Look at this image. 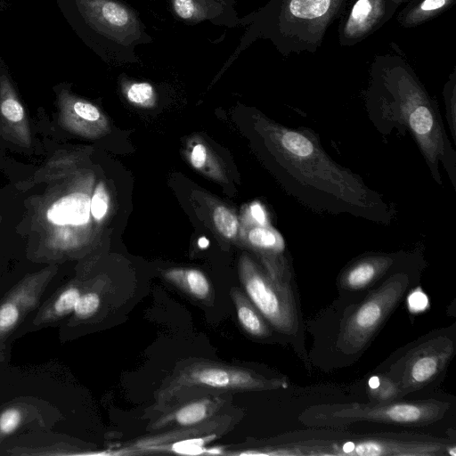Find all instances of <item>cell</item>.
<instances>
[{"label":"cell","mask_w":456,"mask_h":456,"mask_svg":"<svg viewBox=\"0 0 456 456\" xmlns=\"http://www.w3.org/2000/svg\"><path fill=\"white\" fill-rule=\"evenodd\" d=\"M264 132L280 183L300 204L319 214L351 216L382 225L393 222L394 205L335 161L313 131L267 122Z\"/></svg>","instance_id":"1"},{"label":"cell","mask_w":456,"mask_h":456,"mask_svg":"<svg viewBox=\"0 0 456 456\" xmlns=\"http://www.w3.org/2000/svg\"><path fill=\"white\" fill-rule=\"evenodd\" d=\"M364 105L379 133L410 134L435 182L443 185V169L456 190V151L446 134L437 103L402 54L374 57Z\"/></svg>","instance_id":"2"},{"label":"cell","mask_w":456,"mask_h":456,"mask_svg":"<svg viewBox=\"0 0 456 456\" xmlns=\"http://www.w3.org/2000/svg\"><path fill=\"white\" fill-rule=\"evenodd\" d=\"M240 454L285 456H450L451 440L416 433L353 434L310 428L272 438Z\"/></svg>","instance_id":"3"},{"label":"cell","mask_w":456,"mask_h":456,"mask_svg":"<svg viewBox=\"0 0 456 456\" xmlns=\"http://www.w3.org/2000/svg\"><path fill=\"white\" fill-rule=\"evenodd\" d=\"M288 387L285 379L269 377L254 369L206 359H191L175 367L157 390L147 416L208 395L271 391Z\"/></svg>","instance_id":"4"},{"label":"cell","mask_w":456,"mask_h":456,"mask_svg":"<svg viewBox=\"0 0 456 456\" xmlns=\"http://www.w3.org/2000/svg\"><path fill=\"white\" fill-rule=\"evenodd\" d=\"M421 257L391 273L343 315L334 340L341 356L357 360L419 279Z\"/></svg>","instance_id":"5"},{"label":"cell","mask_w":456,"mask_h":456,"mask_svg":"<svg viewBox=\"0 0 456 456\" xmlns=\"http://www.w3.org/2000/svg\"><path fill=\"white\" fill-rule=\"evenodd\" d=\"M451 403L435 398L390 403H322L306 408L298 417L309 428H342L356 422L424 427L444 419Z\"/></svg>","instance_id":"6"},{"label":"cell","mask_w":456,"mask_h":456,"mask_svg":"<svg viewBox=\"0 0 456 456\" xmlns=\"http://www.w3.org/2000/svg\"><path fill=\"white\" fill-rule=\"evenodd\" d=\"M346 0H273L267 12V33L288 57L315 53L326 32L339 18Z\"/></svg>","instance_id":"7"},{"label":"cell","mask_w":456,"mask_h":456,"mask_svg":"<svg viewBox=\"0 0 456 456\" xmlns=\"http://www.w3.org/2000/svg\"><path fill=\"white\" fill-rule=\"evenodd\" d=\"M456 352V328L433 330L396 351L379 368L399 387L403 398L443 379Z\"/></svg>","instance_id":"8"},{"label":"cell","mask_w":456,"mask_h":456,"mask_svg":"<svg viewBox=\"0 0 456 456\" xmlns=\"http://www.w3.org/2000/svg\"><path fill=\"white\" fill-rule=\"evenodd\" d=\"M240 274L245 294L270 326L289 338L302 337V315L293 281L273 279L248 258L241 262Z\"/></svg>","instance_id":"9"},{"label":"cell","mask_w":456,"mask_h":456,"mask_svg":"<svg viewBox=\"0 0 456 456\" xmlns=\"http://www.w3.org/2000/svg\"><path fill=\"white\" fill-rule=\"evenodd\" d=\"M242 416L241 411H222L210 419L194 426L155 432L156 434L140 437L121 449L118 453H164L168 447L183 441L202 440L208 443L230 431Z\"/></svg>","instance_id":"10"},{"label":"cell","mask_w":456,"mask_h":456,"mask_svg":"<svg viewBox=\"0 0 456 456\" xmlns=\"http://www.w3.org/2000/svg\"><path fill=\"white\" fill-rule=\"evenodd\" d=\"M420 254L413 252L366 253L349 262L339 273L337 287L348 297L367 293L382 279L409 264Z\"/></svg>","instance_id":"11"},{"label":"cell","mask_w":456,"mask_h":456,"mask_svg":"<svg viewBox=\"0 0 456 456\" xmlns=\"http://www.w3.org/2000/svg\"><path fill=\"white\" fill-rule=\"evenodd\" d=\"M401 4L399 0H346L339 16V45L361 43L387 23Z\"/></svg>","instance_id":"12"},{"label":"cell","mask_w":456,"mask_h":456,"mask_svg":"<svg viewBox=\"0 0 456 456\" xmlns=\"http://www.w3.org/2000/svg\"><path fill=\"white\" fill-rule=\"evenodd\" d=\"M232 399V394H221L184 401L151 418L146 430L161 432L200 424L229 406Z\"/></svg>","instance_id":"13"},{"label":"cell","mask_w":456,"mask_h":456,"mask_svg":"<svg viewBox=\"0 0 456 456\" xmlns=\"http://www.w3.org/2000/svg\"><path fill=\"white\" fill-rule=\"evenodd\" d=\"M51 271L29 275L0 303V342L37 305Z\"/></svg>","instance_id":"14"},{"label":"cell","mask_w":456,"mask_h":456,"mask_svg":"<svg viewBox=\"0 0 456 456\" xmlns=\"http://www.w3.org/2000/svg\"><path fill=\"white\" fill-rule=\"evenodd\" d=\"M86 22L94 29L118 37L132 32L135 20L123 5L112 0H75Z\"/></svg>","instance_id":"15"},{"label":"cell","mask_w":456,"mask_h":456,"mask_svg":"<svg viewBox=\"0 0 456 456\" xmlns=\"http://www.w3.org/2000/svg\"><path fill=\"white\" fill-rule=\"evenodd\" d=\"M90 199L81 192H74L55 201L47 211L48 220L58 225H80L88 222Z\"/></svg>","instance_id":"16"},{"label":"cell","mask_w":456,"mask_h":456,"mask_svg":"<svg viewBox=\"0 0 456 456\" xmlns=\"http://www.w3.org/2000/svg\"><path fill=\"white\" fill-rule=\"evenodd\" d=\"M238 322L244 331L256 338H266L272 335V327L240 289H231Z\"/></svg>","instance_id":"17"},{"label":"cell","mask_w":456,"mask_h":456,"mask_svg":"<svg viewBox=\"0 0 456 456\" xmlns=\"http://www.w3.org/2000/svg\"><path fill=\"white\" fill-rule=\"evenodd\" d=\"M456 0H408L397 14L398 23L405 28L421 25L450 9Z\"/></svg>","instance_id":"18"},{"label":"cell","mask_w":456,"mask_h":456,"mask_svg":"<svg viewBox=\"0 0 456 456\" xmlns=\"http://www.w3.org/2000/svg\"><path fill=\"white\" fill-rule=\"evenodd\" d=\"M165 278L191 297L209 301L213 289L207 276L197 269H173L166 272Z\"/></svg>","instance_id":"19"},{"label":"cell","mask_w":456,"mask_h":456,"mask_svg":"<svg viewBox=\"0 0 456 456\" xmlns=\"http://www.w3.org/2000/svg\"><path fill=\"white\" fill-rule=\"evenodd\" d=\"M365 391L370 402L390 403L403 399L399 387L394 380L379 371H376L368 379Z\"/></svg>","instance_id":"20"},{"label":"cell","mask_w":456,"mask_h":456,"mask_svg":"<svg viewBox=\"0 0 456 456\" xmlns=\"http://www.w3.org/2000/svg\"><path fill=\"white\" fill-rule=\"evenodd\" d=\"M81 293L80 289L75 285L63 289L45 309L42 320L53 321L71 314Z\"/></svg>","instance_id":"21"},{"label":"cell","mask_w":456,"mask_h":456,"mask_svg":"<svg viewBox=\"0 0 456 456\" xmlns=\"http://www.w3.org/2000/svg\"><path fill=\"white\" fill-rule=\"evenodd\" d=\"M443 96L445 105L446 118L450 132L456 142V72L455 69L450 74L447 82L443 88Z\"/></svg>","instance_id":"22"},{"label":"cell","mask_w":456,"mask_h":456,"mask_svg":"<svg viewBox=\"0 0 456 456\" xmlns=\"http://www.w3.org/2000/svg\"><path fill=\"white\" fill-rule=\"evenodd\" d=\"M214 223L219 232L226 238H233L238 232L237 217L225 207H218L213 214Z\"/></svg>","instance_id":"23"},{"label":"cell","mask_w":456,"mask_h":456,"mask_svg":"<svg viewBox=\"0 0 456 456\" xmlns=\"http://www.w3.org/2000/svg\"><path fill=\"white\" fill-rule=\"evenodd\" d=\"M101 298L95 291L81 293L74 308V314L79 320L92 317L99 309Z\"/></svg>","instance_id":"24"},{"label":"cell","mask_w":456,"mask_h":456,"mask_svg":"<svg viewBox=\"0 0 456 456\" xmlns=\"http://www.w3.org/2000/svg\"><path fill=\"white\" fill-rule=\"evenodd\" d=\"M23 415L20 409L10 407L0 414V435L9 436L14 433L22 422Z\"/></svg>","instance_id":"25"},{"label":"cell","mask_w":456,"mask_h":456,"mask_svg":"<svg viewBox=\"0 0 456 456\" xmlns=\"http://www.w3.org/2000/svg\"><path fill=\"white\" fill-rule=\"evenodd\" d=\"M109 199L104 185L98 184L90 200V211L95 220H101L108 211Z\"/></svg>","instance_id":"26"},{"label":"cell","mask_w":456,"mask_h":456,"mask_svg":"<svg viewBox=\"0 0 456 456\" xmlns=\"http://www.w3.org/2000/svg\"><path fill=\"white\" fill-rule=\"evenodd\" d=\"M153 88L148 83H134L127 90V98L137 104H145L153 97Z\"/></svg>","instance_id":"27"},{"label":"cell","mask_w":456,"mask_h":456,"mask_svg":"<svg viewBox=\"0 0 456 456\" xmlns=\"http://www.w3.org/2000/svg\"><path fill=\"white\" fill-rule=\"evenodd\" d=\"M173 5L176 14L184 20L192 19L199 12L195 0H173Z\"/></svg>","instance_id":"28"},{"label":"cell","mask_w":456,"mask_h":456,"mask_svg":"<svg viewBox=\"0 0 456 456\" xmlns=\"http://www.w3.org/2000/svg\"><path fill=\"white\" fill-rule=\"evenodd\" d=\"M207 158V151L202 144H196L191 154V162L196 168H200L204 166Z\"/></svg>","instance_id":"29"},{"label":"cell","mask_w":456,"mask_h":456,"mask_svg":"<svg viewBox=\"0 0 456 456\" xmlns=\"http://www.w3.org/2000/svg\"><path fill=\"white\" fill-rule=\"evenodd\" d=\"M250 212L252 217L259 224H265L266 222V216L264 208L259 203H254L250 207Z\"/></svg>","instance_id":"30"},{"label":"cell","mask_w":456,"mask_h":456,"mask_svg":"<svg viewBox=\"0 0 456 456\" xmlns=\"http://www.w3.org/2000/svg\"><path fill=\"white\" fill-rule=\"evenodd\" d=\"M208 244V241L206 238H200V240H199V245L201 247V248H205L207 247Z\"/></svg>","instance_id":"31"},{"label":"cell","mask_w":456,"mask_h":456,"mask_svg":"<svg viewBox=\"0 0 456 456\" xmlns=\"http://www.w3.org/2000/svg\"><path fill=\"white\" fill-rule=\"evenodd\" d=\"M401 4L406 3L408 0H399Z\"/></svg>","instance_id":"32"}]
</instances>
